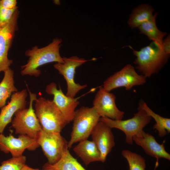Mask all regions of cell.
I'll return each instance as SVG.
<instances>
[{"mask_svg": "<svg viewBox=\"0 0 170 170\" xmlns=\"http://www.w3.org/2000/svg\"><path fill=\"white\" fill-rule=\"evenodd\" d=\"M62 42L61 39L56 38L45 47L38 48L36 46L27 50L25 54L29 58L27 63L21 67V75L37 77L41 74V66L53 62L63 63L60 53Z\"/></svg>", "mask_w": 170, "mask_h": 170, "instance_id": "6da1fadb", "label": "cell"}, {"mask_svg": "<svg viewBox=\"0 0 170 170\" xmlns=\"http://www.w3.org/2000/svg\"><path fill=\"white\" fill-rule=\"evenodd\" d=\"M131 48L136 57L134 62L136 68L146 78L158 72L166 63L169 56L153 42L139 51Z\"/></svg>", "mask_w": 170, "mask_h": 170, "instance_id": "7a4b0ae2", "label": "cell"}, {"mask_svg": "<svg viewBox=\"0 0 170 170\" xmlns=\"http://www.w3.org/2000/svg\"><path fill=\"white\" fill-rule=\"evenodd\" d=\"M35 102V113L42 129L60 133L68 123L53 100L41 97Z\"/></svg>", "mask_w": 170, "mask_h": 170, "instance_id": "3957f363", "label": "cell"}, {"mask_svg": "<svg viewBox=\"0 0 170 170\" xmlns=\"http://www.w3.org/2000/svg\"><path fill=\"white\" fill-rule=\"evenodd\" d=\"M100 118L93 107L83 106L76 110L68 148L75 143L87 139Z\"/></svg>", "mask_w": 170, "mask_h": 170, "instance_id": "277c9868", "label": "cell"}, {"mask_svg": "<svg viewBox=\"0 0 170 170\" xmlns=\"http://www.w3.org/2000/svg\"><path fill=\"white\" fill-rule=\"evenodd\" d=\"M29 107L18 110L15 112L11 121L12 126L15 134L37 139L42 129L33 107V102L37 99V94L29 91Z\"/></svg>", "mask_w": 170, "mask_h": 170, "instance_id": "5b68a950", "label": "cell"}, {"mask_svg": "<svg viewBox=\"0 0 170 170\" xmlns=\"http://www.w3.org/2000/svg\"><path fill=\"white\" fill-rule=\"evenodd\" d=\"M138 112L130 119L122 120H113L106 117H101L100 121L105 123L111 128L119 129L125 133L126 142L129 144L133 143V138L143 132V128L150 122L152 118L139 106Z\"/></svg>", "mask_w": 170, "mask_h": 170, "instance_id": "8992f818", "label": "cell"}, {"mask_svg": "<svg viewBox=\"0 0 170 170\" xmlns=\"http://www.w3.org/2000/svg\"><path fill=\"white\" fill-rule=\"evenodd\" d=\"M37 140L50 164L57 162L68 148V142L60 133L48 132L42 129Z\"/></svg>", "mask_w": 170, "mask_h": 170, "instance_id": "52a82bcc", "label": "cell"}, {"mask_svg": "<svg viewBox=\"0 0 170 170\" xmlns=\"http://www.w3.org/2000/svg\"><path fill=\"white\" fill-rule=\"evenodd\" d=\"M146 82V77L142 75H139L133 66L130 64H128L107 78L104 82L102 87L109 92L122 87L125 88L126 90H129L133 86L143 85Z\"/></svg>", "mask_w": 170, "mask_h": 170, "instance_id": "ba28073f", "label": "cell"}, {"mask_svg": "<svg viewBox=\"0 0 170 170\" xmlns=\"http://www.w3.org/2000/svg\"><path fill=\"white\" fill-rule=\"evenodd\" d=\"M63 58V63H56L54 66L59 73L63 76L66 81L67 91L66 95L74 98L80 90L87 87V84L81 85L76 83L74 80L76 69L90 60H86L76 56Z\"/></svg>", "mask_w": 170, "mask_h": 170, "instance_id": "9c48e42d", "label": "cell"}, {"mask_svg": "<svg viewBox=\"0 0 170 170\" xmlns=\"http://www.w3.org/2000/svg\"><path fill=\"white\" fill-rule=\"evenodd\" d=\"M19 11L17 9L8 22L0 24V72L9 68L13 61L8 58V51L18 29Z\"/></svg>", "mask_w": 170, "mask_h": 170, "instance_id": "30bf717a", "label": "cell"}, {"mask_svg": "<svg viewBox=\"0 0 170 170\" xmlns=\"http://www.w3.org/2000/svg\"><path fill=\"white\" fill-rule=\"evenodd\" d=\"M115 95L105 90L102 86L96 93L93 101V107L100 117H106L113 120H121L124 112L116 104Z\"/></svg>", "mask_w": 170, "mask_h": 170, "instance_id": "8fae6325", "label": "cell"}, {"mask_svg": "<svg viewBox=\"0 0 170 170\" xmlns=\"http://www.w3.org/2000/svg\"><path fill=\"white\" fill-rule=\"evenodd\" d=\"M39 146L37 139L25 135H20L15 138L12 134L5 136L0 134V150L5 153L10 152L13 157L22 155L26 149L33 151Z\"/></svg>", "mask_w": 170, "mask_h": 170, "instance_id": "7c38bea8", "label": "cell"}, {"mask_svg": "<svg viewBox=\"0 0 170 170\" xmlns=\"http://www.w3.org/2000/svg\"><path fill=\"white\" fill-rule=\"evenodd\" d=\"M45 91L54 96L53 102L63 115L68 123L73 120L75 109L79 104L77 98H72L65 95L60 87L59 89L56 84L52 82L46 87Z\"/></svg>", "mask_w": 170, "mask_h": 170, "instance_id": "4fadbf2b", "label": "cell"}, {"mask_svg": "<svg viewBox=\"0 0 170 170\" xmlns=\"http://www.w3.org/2000/svg\"><path fill=\"white\" fill-rule=\"evenodd\" d=\"M110 127L103 122L99 121L92 133L93 141L100 154V162H104L107 156L115 145L114 137Z\"/></svg>", "mask_w": 170, "mask_h": 170, "instance_id": "5bb4252c", "label": "cell"}, {"mask_svg": "<svg viewBox=\"0 0 170 170\" xmlns=\"http://www.w3.org/2000/svg\"><path fill=\"white\" fill-rule=\"evenodd\" d=\"M133 140L143 148L146 154L156 159L154 170L158 166V161L160 158H164L170 160V154L165 150L163 144H159L155 137L149 133L143 131L133 137Z\"/></svg>", "mask_w": 170, "mask_h": 170, "instance_id": "9a60e30c", "label": "cell"}, {"mask_svg": "<svg viewBox=\"0 0 170 170\" xmlns=\"http://www.w3.org/2000/svg\"><path fill=\"white\" fill-rule=\"evenodd\" d=\"M27 90L14 93L11 96L10 102L2 108L0 113V134L3 133L6 126L12 121L13 116L18 110L26 108Z\"/></svg>", "mask_w": 170, "mask_h": 170, "instance_id": "2e32d148", "label": "cell"}, {"mask_svg": "<svg viewBox=\"0 0 170 170\" xmlns=\"http://www.w3.org/2000/svg\"><path fill=\"white\" fill-rule=\"evenodd\" d=\"M73 150L86 165L92 162L101 161L100 152L92 141L87 139L79 142Z\"/></svg>", "mask_w": 170, "mask_h": 170, "instance_id": "e0dca14e", "label": "cell"}, {"mask_svg": "<svg viewBox=\"0 0 170 170\" xmlns=\"http://www.w3.org/2000/svg\"><path fill=\"white\" fill-rule=\"evenodd\" d=\"M44 170H86L71 154L68 149L63 153L56 163L51 164L48 162L43 166Z\"/></svg>", "mask_w": 170, "mask_h": 170, "instance_id": "ac0fdd59", "label": "cell"}, {"mask_svg": "<svg viewBox=\"0 0 170 170\" xmlns=\"http://www.w3.org/2000/svg\"><path fill=\"white\" fill-rule=\"evenodd\" d=\"M157 14V13H155L150 20L143 23L138 28L141 33L146 36L150 40H152L162 49L163 38L167 33L161 31L157 27L156 24Z\"/></svg>", "mask_w": 170, "mask_h": 170, "instance_id": "d6986e66", "label": "cell"}, {"mask_svg": "<svg viewBox=\"0 0 170 170\" xmlns=\"http://www.w3.org/2000/svg\"><path fill=\"white\" fill-rule=\"evenodd\" d=\"M154 11L152 7L149 4L139 5L132 12L128 21V25L132 29L138 27L152 18Z\"/></svg>", "mask_w": 170, "mask_h": 170, "instance_id": "ffe728a7", "label": "cell"}, {"mask_svg": "<svg viewBox=\"0 0 170 170\" xmlns=\"http://www.w3.org/2000/svg\"><path fill=\"white\" fill-rule=\"evenodd\" d=\"M4 72L3 78L0 82V109L5 105L12 93L18 91L14 86L13 71L9 68Z\"/></svg>", "mask_w": 170, "mask_h": 170, "instance_id": "44dd1931", "label": "cell"}, {"mask_svg": "<svg viewBox=\"0 0 170 170\" xmlns=\"http://www.w3.org/2000/svg\"><path fill=\"white\" fill-rule=\"evenodd\" d=\"M139 106L144 110L151 118H154L156 124L154 125L153 128L158 131L160 137H163L167 133H170V118L163 117L154 112L143 100H140Z\"/></svg>", "mask_w": 170, "mask_h": 170, "instance_id": "7402d4cb", "label": "cell"}, {"mask_svg": "<svg viewBox=\"0 0 170 170\" xmlns=\"http://www.w3.org/2000/svg\"><path fill=\"white\" fill-rule=\"evenodd\" d=\"M122 154L128 162L129 170H145V160L142 156L128 150H122Z\"/></svg>", "mask_w": 170, "mask_h": 170, "instance_id": "603a6c76", "label": "cell"}, {"mask_svg": "<svg viewBox=\"0 0 170 170\" xmlns=\"http://www.w3.org/2000/svg\"><path fill=\"white\" fill-rule=\"evenodd\" d=\"M26 157L22 155L13 157L2 162L0 170H21L25 165Z\"/></svg>", "mask_w": 170, "mask_h": 170, "instance_id": "cb8c5ba5", "label": "cell"}, {"mask_svg": "<svg viewBox=\"0 0 170 170\" xmlns=\"http://www.w3.org/2000/svg\"><path fill=\"white\" fill-rule=\"evenodd\" d=\"M18 7L13 9H8L2 7L0 4V24L8 22L11 19Z\"/></svg>", "mask_w": 170, "mask_h": 170, "instance_id": "d4e9b609", "label": "cell"}, {"mask_svg": "<svg viewBox=\"0 0 170 170\" xmlns=\"http://www.w3.org/2000/svg\"><path fill=\"white\" fill-rule=\"evenodd\" d=\"M17 4L16 0H0V5L8 9H13L17 8Z\"/></svg>", "mask_w": 170, "mask_h": 170, "instance_id": "484cf974", "label": "cell"}, {"mask_svg": "<svg viewBox=\"0 0 170 170\" xmlns=\"http://www.w3.org/2000/svg\"><path fill=\"white\" fill-rule=\"evenodd\" d=\"M162 49L166 54H170V34L167 37L163 40L162 44Z\"/></svg>", "mask_w": 170, "mask_h": 170, "instance_id": "4316f807", "label": "cell"}, {"mask_svg": "<svg viewBox=\"0 0 170 170\" xmlns=\"http://www.w3.org/2000/svg\"><path fill=\"white\" fill-rule=\"evenodd\" d=\"M21 170H41L38 169H35L31 167L26 165H25L22 168ZM42 170H44L43 169Z\"/></svg>", "mask_w": 170, "mask_h": 170, "instance_id": "83f0119b", "label": "cell"}]
</instances>
